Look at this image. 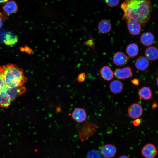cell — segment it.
I'll return each mask as SVG.
<instances>
[{
	"label": "cell",
	"instance_id": "6da1fadb",
	"mask_svg": "<svg viewBox=\"0 0 158 158\" xmlns=\"http://www.w3.org/2000/svg\"><path fill=\"white\" fill-rule=\"evenodd\" d=\"M121 8L124 13L123 20L136 21L140 24L148 21L152 10L150 0H125Z\"/></svg>",
	"mask_w": 158,
	"mask_h": 158
},
{
	"label": "cell",
	"instance_id": "7a4b0ae2",
	"mask_svg": "<svg viewBox=\"0 0 158 158\" xmlns=\"http://www.w3.org/2000/svg\"><path fill=\"white\" fill-rule=\"evenodd\" d=\"M2 67L4 70L5 84L8 88L24 85L26 81V78L22 69L12 64H8Z\"/></svg>",
	"mask_w": 158,
	"mask_h": 158
},
{
	"label": "cell",
	"instance_id": "3957f363",
	"mask_svg": "<svg viewBox=\"0 0 158 158\" xmlns=\"http://www.w3.org/2000/svg\"><path fill=\"white\" fill-rule=\"evenodd\" d=\"M96 128H97V126L92 122H86L85 123L78 131L80 139L82 141L87 139L90 134Z\"/></svg>",
	"mask_w": 158,
	"mask_h": 158
},
{
	"label": "cell",
	"instance_id": "277c9868",
	"mask_svg": "<svg viewBox=\"0 0 158 158\" xmlns=\"http://www.w3.org/2000/svg\"><path fill=\"white\" fill-rule=\"evenodd\" d=\"M143 112L142 106L137 103H133L128 107V114L130 118L136 119L140 118L142 115Z\"/></svg>",
	"mask_w": 158,
	"mask_h": 158
},
{
	"label": "cell",
	"instance_id": "5b68a950",
	"mask_svg": "<svg viewBox=\"0 0 158 158\" xmlns=\"http://www.w3.org/2000/svg\"><path fill=\"white\" fill-rule=\"evenodd\" d=\"M114 74L116 78L121 80L130 78L133 76L132 69L129 66L117 68L114 71Z\"/></svg>",
	"mask_w": 158,
	"mask_h": 158
},
{
	"label": "cell",
	"instance_id": "8992f818",
	"mask_svg": "<svg viewBox=\"0 0 158 158\" xmlns=\"http://www.w3.org/2000/svg\"><path fill=\"white\" fill-rule=\"evenodd\" d=\"M26 90V88L24 85L20 87L11 88L7 87V93L12 101L23 94Z\"/></svg>",
	"mask_w": 158,
	"mask_h": 158
},
{
	"label": "cell",
	"instance_id": "52a82bcc",
	"mask_svg": "<svg viewBox=\"0 0 158 158\" xmlns=\"http://www.w3.org/2000/svg\"><path fill=\"white\" fill-rule=\"evenodd\" d=\"M142 155L145 158H154L156 156L157 150L155 146L153 144L146 145L141 151Z\"/></svg>",
	"mask_w": 158,
	"mask_h": 158
},
{
	"label": "cell",
	"instance_id": "ba28073f",
	"mask_svg": "<svg viewBox=\"0 0 158 158\" xmlns=\"http://www.w3.org/2000/svg\"><path fill=\"white\" fill-rule=\"evenodd\" d=\"M117 152L116 146L111 144L105 145L102 148L101 153L105 158H111L114 157Z\"/></svg>",
	"mask_w": 158,
	"mask_h": 158
},
{
	"label": "cell",
	"instance_id": "9c48e42d",
	"mask_svg": "<svg viewBox=\"0 0 158 158\" xmlns=\"http://www.w3.org/2000/svg\"><path fill=\"white\" fill-rule=\"evenodd\" d=\"M72 118L78 123L84 121L87 118V114L85 110L82 108H75L72 113Z\"/></svg>",
	"mask_w": 158,
	"mask_h": 158
},
{
	"label": "cell",
	"instance_id": "30bf717a",
	"mask_svg": "<svg viewBox=\"0 0 158 158\" xmlns=\"http://www.w3.org/2000/svg\"><path fill=\"white\" fill-rule=\"evenodd\" d=\"M129 57L123 52L119 51L116 52L113 58V63L117 66H121L127 63Z\"/></svg>",
	"mask_w": 158,
	"mask_h": 158
},
{
	"label": "cell",
	"instance_id": "8fae6325",
	"mask_svg": "<svg viewBox=\"0 0 158 158\" xmlns=\"http://www.w3.org/2000/svg\"><path fill=\"white\" fill-rule=\"evenodd\" d=\"M128 30L130 34L135 35L139 34L141 31L140 24L136 21L130 20L126 22Z\"/></svg>",
	"mask_w": 158,
	"mask_h": 158
},
{
	"label": "cell",
	"instance_id": "7c38bea8",
	"mask_svg": "<svg viewBox=\"0 0 158 158\" xmlns=\"http://www.w3.org/2000/svg\"><path fill=\"white\" fill-rule=\"evenodd\" d=\"M2 9L7 14H11L15 13L17 11L18 6L15 1L11 0L5 3L2 6Z\"/></svg>",
	"mask_w": 158,
	"mask_h": 158
},
{
	"label": "cell",
	"instance_id": "4fadbf2b",
	"mask_svg": "<svg viewBox=\"0 0 158 158\" xmlns=\"http://www.w3.org/2000/svg\"><path fill=\"white\" fill-rule=\"evenodd\" d=\"M101 77L104 80L109 81L114 77V72L111 68L108 66H104L99 70Z\"/></svg>",
	"mask_w": 158,
	"mask_h": 158
},
{
	"label": "cell",
	"instance_id": "5bb4252c",
	"mask_svg": "<svg viewBox=\"0 0 158 158\" xmlns=\"http://www.w3.org/2000/svg\"><path fill=\"white\" fill-rule=\"evenodd\" d=\"M145 55V57L150 61L157 60L158 59V49L153 46H149L146 49Z\"/></svg>",
	"mask_w": 158,
	"mask_h": 158
},
{
	"label": "cell",
	"instance_id": "9a60e30c",
	"mask_svg": "<svg viewBox=\"0 0 158 158\" xmlns=\"http://www.w3.org/2000/svg\"><path fill=\"white\" fill-rule=\"evenodd\" d=\"M138 95L140 99L145 100L152 99L154 101L152 98V92L150 88L149 87L144 86L139 89Z\"/></svg>",
	"mask_w": 158,
	"mask_h": 158
},
{
	"label": "cell",
	"instance_id": "2e32d148",
	"mask_svg": "<svg viewBox=\"0 0 158 158\" xmlns=\"http://www.w3.org/2000/svg\"><path fill=\"white\" fill-rule=\"evenodd\" d=\"M149 62L148 60L143 56H139L136 60L135 66L138 70L143 71L146 70L148 67Z\"/></svg>",
	"mask_w": 158,
	"mask_h": 158
},
{
	"label": "cell",
	"instance_id": "e0dca14e",
	"mask_svg": "<svg viewBox=\"0 0 158 158\" xmlns=\"http://www.w3.org/2000/svg\"><path fill=\"white\" fill-rule=\"evenodd\" d=\"M154 40L155 38L153 34L149 32L143 33L140 38L141 43L145 46H150L153 43Z\"/></svg>",
	"mask_w": 158,
	"mask_h": 158
},
{
	"label": "cell",
	"instance_id": "ac0fdd59",
	"mask_svg": "<svg viewBox=\"0 0 158 158\" xmlns=\"http://www.w3.org/2000/svg\"><path fill=\"white\" fill-rule=\"evenodd\" d=\"M112 28V25L108 20L104 19L100 21L98 23V29L102 33L106 34L109 32Z\"/></svg>",
	"mask_w": 158,
	"mask_h": 158
},
{
	"label": "cell",
	"instance_id": "d6986e66",
	"mask_svg": "<svg viewBox=\"0 0 158 158\" xmlns=\"http://www.w3.org/2000/svg\"><path fill=\"white\" fill-rule=\"evenodd\" d=\"M122 83L118 80H115L110 83L109 88L111 91L114 94H118L121 92L123 89Z\"/></svg>",
	"mask_w": 158,
	"mask_h": 158
},
{
	"label": "cell",
	"instance_id": "ffe728a7",
	"mask_svg": "<svg viewBox=\"0 0 158 158\" xmlns=\"http://www.w3.org/2000/svg\"><path fill=\"white\" fill-rule=\"evenodd\" d=\"M126 51L129 57L134 58L137 56L138 54V46L135 43H130L127 46Z\"/></svg>",
	"mask_w": 158,
	"mask_h": 158
},
{
	"label": "cell",
	"instance_id": "44dd1931",
	"mask_svg": "<svg viewBox=\"0 0 158 158\" xmlns=\"http://www.w3.org/2000/svg\"><path fill=\"white\" fill-rule=\"evenodd\" d=\"M7 88L5 81L4 70L2 67L0 66V92L6 91Z\"/></svg>",
	"mask_w": 158,
	"mask_h": 158
},
{
	"label": "cell",
	"instance_id": "7402d4cb",
	"mask_svg": "<svg viewBox=\"0 0 158 158\" xmlns=\"http://www.w3.org/2000/svg\"><path fill=\"white\" fill-rule=\"evenodd\" d=\"M17 39L16 36L9 33L6 35L4 42L6 44L11 46L16 42Z\"/></svg>",
	"mask_w": 158,
	"mask_h": 158
},
{
	"label": "cell",
	"instance_id": "603a6c76",
	"mask_svg": "<svg viewBox=\"0 0 158 158\" xmlns=\"http://www.w3.org/2000/svg\"><path fill=\"white\" fill-rule=\"evenodd\" d=\"M107 5L110 7H114L119 4L120 0H104Z\"/></svg>",
	"mask_w": 158,
	"mask_h": 158
},
{
	"label": "cell",
	"instance_id": "cb8c5ba5",
	"mask_svg": "<svg viewBox=\"0 0 158 158\" xmlns=\"http://www.w3.org/2000/svg\"><path fill=\"white\" fill-rule=\"evenodd\" d=\"M7 15L4 12H0V28L2 26L4 21L7 19L8 18Z\"/></svg>",
	"mask_w": 158,
	"mask_h": 158
},
{
	"label": "cell",
	"instance_id": "d4e9b609",
	"mask_svg": "<svg viewBox=\"0 0 158 158\" xmlns=\"http://www.w3.org/2000/svg\"><path fill=\"white\" fill-rule=\"evenodd\" d=\"M83 44L85 45L88 46L91 48H93L94 46V43L92 37L90 36L89 39L87 40L84 42Z\"/></svg>",
	"mask_w": 158,
	"mask_h": 158
},
{
	"label": "cell",
	"instance_id": "484cf974",
	"mask_svg": "<svg viewBox=\"0 0 158 158\" xmlns=\"http://www.w3.org/2000/svg\"><path fill=\"white\" fill-rule=\"evenodd\" d=\"M86 75L85 73H82L79 74L77 78V81L80 83L83 82L85 78Z\"/></svg>",
	"mask_w": 158,
	"mask_h": 158
},
{
	"label": "cell",
	"instance_id": "4316f807",
	"mask_svg": "<svg viewBox=\"0 0 158 158\" xmlns=\"http://www.w3.org/2000/svg\"><path fill=\"white\" fill-rule=\"evenodd\" d=\"M141 122V119L140 118L135 119L133 122V124L134 126H137L139 125Z\"/></svg>",
	"mask_w": 158,
	"mask_h": 158
},
{
	"label": "cell",
	"instance_id": "83f0119b",
	"mask_svg": "<svg viewBox=\"0 0 158 158\" xmlns=\"http://www.w3.org/2000/svg\"><path fill=\"white\" fill-rule=\"evenodd\" d=\"M131 82L134 85H138L139 84V81L137 78H134L131 80Z\"/></svg>",
	"mask_w": 158,
	"mask_h": 158
},
{
	"label": "cell",
	"instance_id": "f1b7e54d",
	"mask_svg": "<svg viewBox=\"0 0 158 158\" xmlns=\"http://www.w3.org/2000/svg\"><path fill=\"white\" fill-rule=\"evenodd\" d=\"M24 50L26 51V52L29 53V54H31L32 53V50L29 47H26L25 48H24Z\"/></svg>",
	"mask_w": 158,
	"mask_h": 158
},
{
	"label": "cell",
	"instance_id": "f546056e",
	"mask_svg": "<svg viewBox=\"0 0 158 158\" xmlns=\"http://www.w3.org/2000/svg\"><path fill=\"white\" fill-rule=\"evenodd\" d=\"M157 107V103L156 102H154L153 103L152 105V109L153 110H154Z\"/></svg>",
	"mask_w": 158,
	"mask_h": 158
},
{
	"label": "cell",
	"instance_id": "4dcf8cb0",
	"mask_svg": "<svg viewBox=\"0 0 158 158\" xmlns=\"http://www.w3.org/2000/svg\"><path fill=\"white\" fill-rule=\"evenodd\" d=\"M118 158H129V157L126 155H123L119 157Z\"/></svg>",
	"mask_w": 158,
	"mask_h": 158
},
{
	"label": "cell",
	"instance_id": "1f68e13d",
	"mask_svg": "<svg viewBox=\"0 0 158 158\" xmlns=\"http://www.w3.org/2000/svg\"><path fill=\"white\" fill-rule=\"evenodd\" d=\"M8 1V0H0V4H4Z\"/></svg>",
	"mask_w": 158,
	"mask_h": 158
},
{
	"label": "cell",
	"instance_id": "d6a6232c",
	"mask_svg": "<svg viewBox=\"0 0 158 158\" xmlns=\"http://www.w3.org/2000/svg\"><path fill=\"white\" fill-rule=\"evenodd\" d=\"M156 83L158 86V76L157 77L156 79Z\"/></svg>",
	"mask_w": 158,
	"mask_h": 158
},
{
	"label": "cell",
	"instance_id": "836d02e7",
	"mask_svg": "<svg viewBox=\"0 0 158 158\" xmlns=\"http://www.w3.org/2000/svg\"><path fill=\"white\" fill-rule=\"evenodd\" d=\"M0 158H1L0 157Z\"/></svg>",
	"mask_w": 158,
	"mask_h": 158
}]
</instances>
